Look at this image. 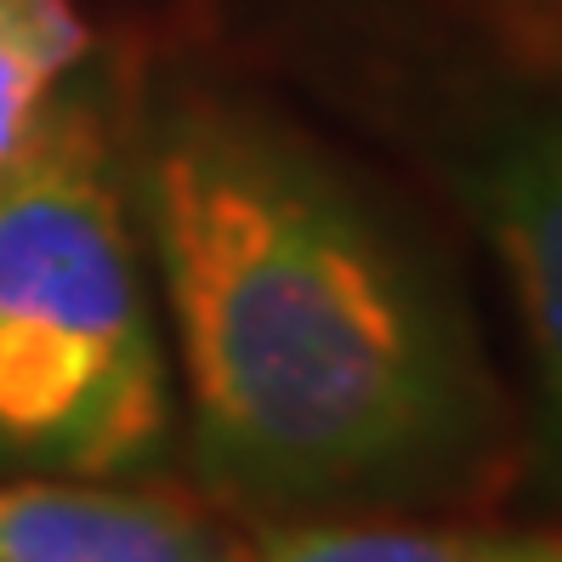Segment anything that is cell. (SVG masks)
I'll return each instance as SVG.
<instances>
[{"label":"cell","mask_w":562,"mask_h":562,"mask_svg":"<svg viewBox=\"0 0 562 562\" xmlns=\"http://www.w3.org/2000/svg\"><path fill=\"white\" fill-rule=\"evenodd\" d=\"M494 562H562V535H501Z\"/></svg>","instance_id":"cell-7"},{"label":"cell","mask_w":562,"mask_h":562,"mask_svg":"<svg viewBox=\"0 0 562 562\" xmlns=\"http://www.w3.org/2000/svg\"><path fill=\"white\" fill-rule=\"evenodd\" d=\"M91 46L75 0H0V165H12L35 131L57 80Z\"/></svg>","instance_id":"cell-5"},{"label":"cell","mask_w":562,"mask_h":562,"mask_svg":"<svg viewBox=\"0 0 562 562\" xmlns=\"http://www.w3.org/2000/svg\"><path fill=\"white\" fill-rule=\"evenodd\" d=\"M148 234L222 488L347 501L477 467L488 404L454 318L307 159L188 114L148 159Z\"/></svg>","instance_id":"cell-1"},{"label":"cell","mask_w":562,"mask_h":562,"mask_svg":"<svg viewBox=\"0 0 562 562\" xmlns=\"http://www.w3.org/2000/svg\"><path fill=\"white\" fill-rule=\"evenodd\" d=\"M171 381L120 182L80 114L0 165V460L114 477L154 460Z\"/></svg>","instance_id":"cell-2"},{"label":"cell","mask_w":562,"mask_h":562,"mask_svg":"<svg viewBox=\"0 0 562 562\" xmlns=\"http://www.w3.org/2000/svg\"><path fill=\"white\" fill-rule=\"evenodd\" d=\"M501 535L426 522H284L256 540L250 562H494Z\"/></svg>","instance_id":"cell-6"},{"label":"cell","mask_w":562,"mask_h":562,"mask_svg":"<svg viewBox=\"0 0 562 562\" xmlns=\"http://www.w3.org/2000/svg\"><path fill=\"white\" fill-rule=\"evenodd\" d=\"M0 562H234L211 528L103 477H7Z\"/></svg>","instance_id":"cell-4"},{"label":"cell","mask_w":562,"mask_h":562,"mask_svg":"<svg viewBox=\"0 0 562 562\" xmlns=\"http://www.w3.org/2000/svg\"><path fill=\"white\" fill-rule=\"evenodd\" d=\"M477 205L517 290L540 392V460L562 494V120L517 131L483 165Z\"/></svg>","instance_id":"cell-3"}]
</instances>
